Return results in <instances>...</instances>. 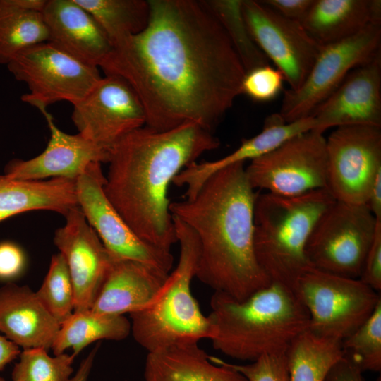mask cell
Returning a JSON list of instances; mask_svg holds the SVG:
<instances>
[{"label": "cell", "mask_w": 381, "mask_h": 381, "mask_svg": "<svg viewBox=\"0 0 381 381\" xmlns=\"http://www.w3.org/2000/svg\"><path fill=\"white\" fill-rule=\"evenodd\" d=\"M250 162L245 172L254 190L294 196L326 188V138L315 130L297 135Z\"/></svg>", "instance_id": "8fae6325"}, {"label": "cell", "mask_w": 381, "mask_h": 381, "mask_svg": "<svg viewBox=\"0 0 381 381\" xmlns=\"http://www.w3.org/2000/svg\"><path fill=\"white\" fill-rule=\"evenodd\" d=\"M76 356L63 353L51 356L44 348L23 349L12 370L13 381H68Z\"/></svg>", "instance_id": "d6a6232c"}, {"label": "cell", "mask_w": 381, "mask_h": 381, "mask_svg": "<svg viewBox=\"0 0 381 381\" xmlns=\"http://www.w3.org/2000/svg\"><path fill=\"white\" fill-rule=\"evenodd\" d=\"M301 23L321 46L332 44L381 24V1L314 0Z\"/></svg>", "instance_id": "cb8c5ba5"}, {"label": "cell", "mask_w": 381, "mask_h": 381, "mask_svg": "<svg viewBox=\"0 0 381 381\" xmlns=\"http://www.w3.org/2000/svg\"><path fill=\"white\" fill-rule=\"evenodd\" d=\"M316 128L313 117L286 122L279 113L267 117L262 131L242 140L241 144L228 155L214 161L194 162L173 180L176 186H186V198H193L203 183L214 173L229 166L253 160L273 150L290 138Z\"/></svg>", "instance_id": "ffe728a7"}, {"label": "cell", "mask_w": 381, "mask_h": 381, "mask_svg": "<svg viewBox=\"0 0 381 381\" xmlns=\"http://www.w3.org/2000/svg\"><path fill=\"white\" fill-rule=\"evenodd\" d=\"M257 192L244 163L211 175L191 198L171 202L170 212L195 234L200 248L195 277L214 292L242 301L272 282L259 265L253 245Z\"/></svg>", "instance_id": "3957f363"}, {"label": "cell", "mask_w": 381, "mask_h": 381, "mask_svg": "<svg viewBox=\"0 0 381 381\" xmlns=\"http://www.w3.org/2000/svg\"><path fill=\"white\" fill-rule=\"evenodd\" d=\"M381 24H370L341 41L322 46L301 86L284 91L279 115L286 122L310 116L354 68L381 54Z\"/></svg>", "instance_id": "30bf717a"}, {"label": "cell", "mask_w": 381, "mask_h": 381, "mask_svg": "<svg viewBox=\"0 0 381 381\" xmlns=\"http://www.w3.org/2000/svg\"><path fill=\"white\" fill-rule=\"evenodd\" d=\"M210 308L208 339L214 349L241 361L286 353L309 325L308 313L294 290L274 282L242 301L214 292Z\"/></svg>", "instance_id": "277c9868"}, {"label": "cell", "mask_w": 381, "mask_h": 381, "mask_svg": "<svg viewBox=\"0 0 381 381\" xmlns=\"http://www.w3.org/2000/svg\"><path fill=\"white\" fill-rule=\"evenodd\" d=\"M242 13L253 41L289 83L298 89L322 46L298 21L286 18L260 1L242 0Z\"/></svg>", "instance_id": "5bb4252c"}, {"label": "cell", "mask_w": 381, "mask_h": 381, "mask_svg": "<svg viewBox=\"0 0 381 381\" xmlns=\"http://www.w3.org/2000/svg\"><path fill=\"white\" fill-rule=\"evenodd\" d=\"M326 188L335 200L365 204L381 170V127H337L326 139Z\"/></svg>", "instance_id": "4fadbf2b"}, {"label": "cell", "mask_w": 381, "mask_h": 381, "mask_svg": "<svg viewBox=\"0 0 381 381\" xmlns=\"http://www.w3.org/2000/svg\"><path fill=\"white\" fill-rule=\"evenodd\" d=\"M283 74L270 66L257 67L245 73L241 85V94L257 102L274 99L282 91Z\"/></svg>", "instance_id": "836d02e7"}, {"label": "cell", "mask_w": 381, "mask_h": 381, "mask_svg": "<svg viewBox=\"0 0 381 381\" xmlns=\"http://www.w3.org/2000/svg\"><path fill=\"white\" fill-rule=\"evenodd\" d=\"M6 66L17 80L28 85L29 92L21 100L42 114L57 102L76 104L102 78L98 67L75 59L48 42L23 49Z\"/></svg>", "instance_id": "9c48e42d"}, {"label": "cell", "mask_w": 381, "mask_h": 381, "mask_svg": "<svg viewBox=\"0 0 381 381\" xmlns=\"http://www.w3.org/2000/svg\"><path fill=\"white\" fill-rule=\"evenodd\" d=\"M35 294L61 325L75 310V293L66 260L61 253L52 256L47 274Z\"/></svg>", "instance_id": "1f68e13d"}, {"label": "cell", "mask_w": 381, "mask_h": 381, "mask_svg": "<svg viewBox=\"0 0 381 381\" xmlns=\"http://www.w3.org/2000/svg\"><path fill=\"white\" fill-rule=\"evenodd\" d=\"M219 145V139L197 123L164 131L145 125L111 147L104 193L139 238L171 251L178 241L169 186L182 170Z\"/></svg>", "instance_id": "7a4b0ae2"}, {"label": "cell", "mask_w": 381, "mask_h": 381, "mask_svg": "<svg viewBox=\"0 0 381 381\" xmlns=\"http://www.w3.org/2000/svg\"><path fill=\"white\" fill-rule=\"evenodd\" d=\"M310 116L321 133L344 126L381 127V54L353 69Z\"/></svg>", "instance_id": "e0dca14e"}, {"label": "cell", "mask_w": 381, "mask_h": 381, "mask_svg": "<svg viewBox=\"0 0 381 381\" xmlns=\"http://www.w3.org/2000/svg\"><path fill=\"white\" fill-rule=\"evenodd\" d=\"M227 363L248 381H289L286 353L265 355L247 364Z\"/></svg>", "instance_id": "e575fe53"}, {"label": "cell", "mask_w": 381, "mask_h": 381, "mask_svg": "<svg viewBox=\"0 0 381 381\" xmlns=\"http://www.w3.org/2000/svg\"><path fill=\"white\" fill-rule=\"evenodd\" d=\"M168 275L139 262L114 258L90 309L113 316L137 312L152 301Z\"/></svg>", "instance_id": "7402d4cb"}, {"label": "cell", "mask_w": 381, "mask_h": 381, "mask_svg": "<svg viewBox=\"0 0 381 381\" xmlns=\"http://www.w3.org/2000/svg\"><path fill=\"white\" fill-rule=\"evenodd\" d=\"M359 279L377 292L381 289V219L365 257Z\"/></svg>", "instance_id": "d590c367"}, {"label": "cell", "mask_w": 381, "mask_h": 381, "mask_svg": "<svg viewBox=\"0 0 381 381\" xmlns=\"http://www.w3.org/2000/svg\"><path fill=\"white\" fill-rule=\"evenodd\" d=\"M60 326L28 286L0 288V332L18 347L52 349Z\"/></svg>", "instance_id": "44dd1931"}, {"label": "cell", "mask_w": 381, "mask_h": 381, "mask_svg": "<svg viewBox=\"0 0 381 381\" xmlns=\"http://www.w3.org/2000/svg\"><path fill=\"white\" fill-rule=\"evenodd\" d=\"M0 381H6L3 377H0Z\"/></svg>", "instance_id": "7bdbcfd3"}, {"label": "cell", "mask_w": 381, "mask_h": 381, "mask_svg": "<svg viewBox=\"0 0 381 381\" xmlns=\"http://www.w3.org/2000/svg\"><path fill=\"white\" fill-rule=\"evenodd\" d=\"M73 106L71 119L78 133L109 150L123 136L146 123L138 95L117 75L102 77L86 96Z\"/></svg>", "instance_id": "9a60e30c"}, {"label": "cell", "mask_w": 381, "mask_h": 381, "mask_svg": "<svg viewBox=\"0 0 381 381\" xmlns=\"http://www.w3.org/2000/svg\"><path fill=\"white\" fill-rule=\"evenodd\" d=\"M343 356L361 372L381 370V301L352 334L341 341Z\"/></svg>", "instance_id": "4dcf8cb0"}, {"label": "cell", "mask_w": 381, "mask_h": 381, "mask_svg": "<svg viewBox=\"0 0 381 381\" xmlns=\"http://www.w3.org/2000/svg\"><path fill=\"white\" fill-rule=\"evenodd\" d=\"M313 1L264 0L260 1L283 17L301 23L312 6Z\"/></svg>", "instance_id": "74e56055"}, {"label": "cell", "mask_w": 381, "mask_h": 381, "mask_svg": "<svg viewBox=\"0 0 381 381\" xmlns=\"http://www.w3.org/2000/svg\"><path fill=\"white\" fill-rule=\"evenodd\" d=\"M42 114L51 134L47 147L32 159L10 161L5 167V175L21 180L64 178L75 181L90 163L108 162L110 150L79 133L71 135L62 131L48 111Z\"/></svg>", "instance_id": "ac0fdd59"}, {"label": "cell", "mask_w": 381, "mask_h": 381, "mask_svg": "<svg viewBox=\"0 0 381 381\" xmlns=\"http://www.w3.org/2000/svg\"><path fill=\"white\" fill-rule=\"evenodd\" d=\"M380 219L364 204L334 200L319 217L308 236L305 247L308 265L359 279Z\"/></svg>", "instance_id": "ba28073f"}, {"label": "cell", "mask_w": 381, "mask_h": 381, "mask_svg": "<svg viewBox=\"0 0 381 381\" xmlns=\"http://www.w3.org/2000/svg\"><path fill=\"white\" fill-rule=\"evenodd\" d=\"M42 15L48 42L75 59L99 68L111 44L87 11L75 0H47Z\"/></svg>", "instance_id": "d6986e66"}, {"label": "cell", "mask_w": 381, "mask_h": 381, "mask_svg": "<svg viewBox=\"0 0 381 381\" xmlns=\"http://www.w3.org/2000/svg\"><path fill=\"white\" fill-rule=\"evenodd\" d=\"M292 289L308 313V329L339 341L360 327L381 301L380 292L359 279L312 267L297 278Z\"/></svg>", "instance_id": "52a82bcc"}, {"label": "cell", "mask_w": 381, "mask_h": 381, "mask_svg": "<svg viewBox=\"0 0 381 381\" xmlns=\"http://www.w3.org/2000/svg\"><path fill=\"white\" fill-rule=\"evenodd\" d=\"M47 0H0V64L23 49L47 42L42 11Z\"/></svg>", "instance_id": "484cf974"}, {"label": "cell", "mask_w": 381, "mask_h": 381, "mask_svg": "<svg viewBox=\"0 0 381 381\" xmlns=\"http://www.w3.org/2000/svg\"><path fill=\"white\" fill-rule=\"evenodd\" d=\"M148 2L145 28L113 44L99 67L131 86L145 126L164 131L194 122L212 133L241 94L243 65L204 1Z\"/></svg>", "instance_id": "6da1fadb"}, {"label": "cell", "mask_w": 381, "mask_h": 381, "mask_svg": "<svg viewBox=\"0 0 381 381\" xmlns=\"http://www.w3.org/2000/svg\"><path fill=\"white\" fill-rule=\"evenodd\" d=\"M335 200L320 188L284 196L257 193L253 212V245L258 262L271 282L292 289L310 267L305 247L321 214Z\"/></svg>", "instance_id": "5b68a950"}, {"label": "cell", "mask_w": 381, "mask_h": 381, "mask_svg": "<svg viewBox=\"0 0 381 381\" xmlns=\"http://www.w3.org/2000/svg\"><path fill=\"white\" fill-rule=\"evenodd\" d=\"M54 243L64 256L75 293V310L90 309L114 258L89 225L79 206L66 215Z\"/></svg>", "instance_id": "2e32d148"}, {"label": "cell", "mask_w": 381, "mask_h": 381, "mask_svg": "<svg viewBox=\"0 0 381 381\" xmlns=\"http://www.w3.org/2000/svg\"><path fill=\"white\" fill-rule=\"evenodd\" d=\"M188 342L147 352L144 381H248L227 362Z\"/></svg>", "instance_id": "603a6c76"}, {"label": "cell", "mask_w": 381, "mask_h": 381, "mask_svg": "<svg viewBox=\"0 0 381 381\" xmlns=\"http://www.w3.org/2000/svg\"><path fill=\"white\" fill-rule=\"evenodd\" d=\"M286 356L289 381H325L343 357L341 341L306 329L294 339Z\"/></svg>", "instance_id": "83f0119b"}, {"label": "cell", "mask_w": 381, "mask_h": 381, "mask_svg": "<svg viewBox=\"0 0 381 381\" xmlns=\"http://www.w3.org/2000/svg\"><path fill=\"white\" fill-rule=\"evenodd\" d=\"M362 373L351 361L343 356L330 369L325 381H365Z\"/></svg>", "instance_id": "f35d334b"}, {"label": "cell", "mask_w": 381, "mask_h": 381, "mask_svg": "<svg viewBox=\"0 0 381 381\" xmlns=\"http://www.w3.org/2000/svg\"><path fill=\"white\" fill-rule=\"evenodd\" d=\"M204 1L224 29L246 73L269 64L268 59L248 32L242 13V0Z\"/></svg>", "instance_id": "f546056e"}, {"label": "cell", "mask_w": 381, "mask_h": 381, "mask_svg": "<svg viewBox=\"0 0 381 381\" xmlns=\"http://www.w3.org/2000/svg\"><path fill=\"white\" fill-rule=\"evenodd\" d=\"M26 258L23 250L14 243H0V279L11 280L24 270Z\"/></svg>", "instance_id": "8d00e7d4"}, {"label": "cell", "mask_w": 381, "mask_h": 381, "mask_svg": "<svg viewBox=\"0 0 381 381\" xmlns=\"http://www.w3.org/2000/svg\"><path fill=\"white\" fill-rule=\"evenodd\" d=\"M98 349L99 345L97 344L90 352L88 356L83 360L76 371V373L68 381H87Z\"/></svg>", "instance_id": "b9f144b4"}, {"label": "cell", "mask_w": 381, "mask_h": 381, "mask_svg": "<svg viewBox=\"0 0 381 381\" xmlns=\"http://www.w3.org/2000/svg\"><path fill=\"white\" fill-rule=\"evenodd\" d=\"M97 20L111 46L126 37L142 32L150 16L148 1L75 0Z\"/></svg>", "instance_id": "f1b7e54d"}, {"label": "cell", "mask_w": 381, "mask_h": 381, "mask_svg": "<svg viewBox=\"0 0 381 381\" xmlns=\"http://www.w3.org/2000/svg\"><path fill=\"white\" fill-rule=\"evenodd\" d=\"M20 347L0 334V371L20 353Z\"/></svg>", "instance_id": "60d3db41"}, {"label": "cell", "mask_w": 381, "mask_h": 381, "mask_svg": "<svg viewBox=\"0 0 381 381\" xmlns=\"http://www.w3.org/2000/svg\"><path fill=\"white\" fill-rule=\"evenodd\" d=\"M130 333L131 322L124 315H102L91 309L74 310L61 324L52 349L54 355H59L71 349L77 356L96 341H119Z\"/></svg>", "instance_id": "4316f807"}, {"label": "cell", "mask_w": 381, "mask_h": 381, "mask_svg": "<svg viewBox=\"0 0 381 381\" xmlns=\"http://www.w3.org/2000/svg\"><path fill=\"white\" fill-rule=\"evenodd\" d=\"M78 206L75 180H21L0 175V222L38 210H51L64 216Z\"/></svg>", "instance_id": "d4e9b609"}, {"label": "cell", "mask_w": 381, "mask_h": 381, "mask_svg": "<svg viewBox=\"0 0 381 381\" xmlns=\"http://www.w3.org/2000/svg\"><path fill=\"white\" fill-rule=\"evenodd\" d=\"M180 255L159 293L145 308L130 314L131 332L147 352L172 345L198 342L210 336V323L191 291L200 248L194 231L173 217Z\"/></svg>", "instance_id": "8992f818"}, {"label": "cell", "mask_w": 381, "mask_h": 381, "mask_svg": "<svg viewBox=\"0 0 381 381\" xmlns=\"http://www.w3.org/2000/svg\"><path fill=\"white\" fill-rule=\"evenodd\" d=\"M364 205L375 218L381 219V170L374 179Z\"/></svg>", "instance_id": "ab89813d"}, {"label": "cell", "mask_w": 381, "mask_h": 381, "mask_svg": "<svg viewBox=\"0 0 381 381\" xmlns=\"http://www.w3.org/2000/svg\"><path fill=\"white\" fill-rule=\"evenodd\" d=\"M101 164L90 163L75 180L78 205L89 225L115 259L139 262L169 274L174 264L171 251L142 240L122 218L104 193Z\"/></svg>", "instance_id": "7c38bea8"}]
</instances>
